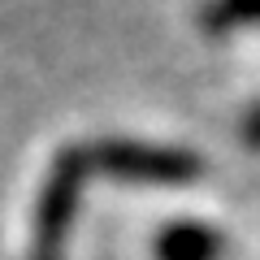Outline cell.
Returning <instances> with one entry per match:
<instances>
[{
  "label": "cell",
  "mask_w": 260,
  "mask_h": 260,
  "mask_svg": "<svg viewBox=\"0 0 260 260\" xmlns=\"http://www.w3.org/2000/svg\"><path fill=\"white\" fill-rule=\"evenodd\" d=\"M78 169H83V156L78 152H61L44 182V195H39L35 208V247H30V260H61V243H65V225H70V213H74V195H78Z\"/></svg>",
  "instance_id": "cell-1"
},
{
  "label": "cell",
  "mask_w": 260,
  "mask_h": 260,
  "mask_svg": "<svg viewBox=\"0 0 260 260\" xmlns=\"http://www.w3.org/2000/svg\"><path fill=\"white\" fill-rule=\"evenodd\" d=\"M100 165L109 174L126 178V182H182L191 178L195 169V156L182 148H156V143H139V139H113V143H100L95 148Z\"/></svg>",
  "instance_id": "cell-2"
},
{
  "label": "cell",
  "mask_w": 260,
  "mask_h": 260,
  "mask_svg": "<svg viewBox=\"0 0 260 260\" xmlns=\"http://www.w3.org/2000/svg\"><path fill=\"white\" fill-rule=\"evenodd\" d=\"M156 260H221L225 256V239L213 221H195V217H178L165 221L152 243Z\"/></svg>",
  "instance_id": "cell-3"
},
{
  "label": "cell",
  "mask_w": 260,
  "mask_h": 260,
  "mask_svg": "<svg viewBox=\"0 0 260 260\" xmlns=\"http://www.w3.org/2000/svg\"><path fill=\"white\" fill-rule=\"evenodd\" d=\"M204 22L208 30L243 26V22H260V0H204Z\"/></svg>",
  "instance_id": "cell-4"
},
{
  "label": "cell",
  "mask_w": 260,
  "mask_h": 260,
  "mask_svg": "<svg viewBox=\"0 0 260 260\" xmlns=\"http://www.w3.org/2000/svg\"><path fill=\"white\" fill-rule=\"evenodd\" d=\"M247 135H251V139H256V143H260V109H256V113H251V121H247Z\"/></svg>",
  "instance_id": "cell-5"
}]
</instances>
